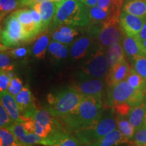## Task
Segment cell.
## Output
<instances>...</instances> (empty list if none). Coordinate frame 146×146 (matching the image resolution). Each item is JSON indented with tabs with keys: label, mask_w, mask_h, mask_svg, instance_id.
<instances>
[{
	"label": "cell",
	"mask_w": 146,
	"mask_h": 146,
	"mask_svg": "<svg viewBox=\"0 0 146 146\" xmlns=\"http://www.w3.org/2000/svg\"><path fill=\"white\" fill-rule=\"evenodd\" d=\"M103 114L102 97L85 96L79 105L72 112L59 118L69 131L75 132L96 123Z\"/></svg>",
	"instance_id": "cell-1"
},
{
	"label": "cell",
	"mask_w": 146,
	"mask_h": 146,
	"mask_svg": "<svg viewBox=\"0 0 146 146\" xmlns=\"http://www.w3.org/2000/svg\"><path fill=\"white\" fill-rule=\"evenodd\" d=\"M90 23L88 7L80 0H66L60 3L50 29L54 31L61 25L84 27Z\"/></svg>",
	"instance_id": "cell-2"
},
{
	"label": "cell",
	"mask_w": 146,
	"mask_h": 146,
	"mask_svg": "<svg viewBox=\"0 0 146 146\" xmlns=\"http://www.w3.org/2000/svg\"><path fill=\"white\" fill-rule=\"evenodd\" d=\"M84 97L72 87L63 89L48 95L47 108L54 117H64L79 105Z\"/></svg>",
	"instance_id": "cell-3"
},
{
	"label": "cell",
	"mask_w": 146,
	"mask_h": 146,
	"mask_svg": "<svg viewBox=\"0 0 146 146\" xmlns=\"http://www.w3.org/2000/svg\"><path fill=\"white\" fill-rule=\"evenodd\" d=\"M145 96V91L133 88L125 80L112 86H108L105 96V104L107 107L112 108L118 104L128 103L133 106L143 102Z\"/></svg>",
	"instance_id": "cell-4"
},
{
	"label": "cell",
	"mask_w": 146,
	"mask_h": 146,
	"mask_svg": "<svg viewBox=\"0 0 146 146\" xmlns=\"http://www.w3.org/2000/svg\"><path fill=\"white\" fill-rule=\"evenodd\" d=\"M113 110L107 115H102L98 121L88 127L74 132V135L83 143L84 145H89L91 143L102 139L106 135L117 127L116 116H114Z\"/></svg>",
	"instance_id": "cell-5"
},
{
	"label": "cell",
	"mask_w": 146,
	"mask_h": 146,
	"mask_svg": "<svg viewBox=\"0 0 146 146\" xmlns=\"http://www.w3.org/2000/svg\"><path fill=\"white\" fill-rule=\"evenodd\" d=\"M119 19L120 17H113L100 25L94 36L98 39L100 47L106 48L122 42L124 33Z\"/></svg>",
	"instance_id": "cell-6"
},
{
	"label": "cell",
	"mask_w": 146,
	"mask_h": 146,
	"mask_svg": "<svg viewBox=\"0 0 146 146\" xmlns=\"http://www.w3.org/2000/svg\"><path fill=\"white\" fill-rule=\"evenodd\" d=\"M108 71L106 55L103 47H100L82 66L81 78H104Z\"/></svg>",
	"instance_id": "cell-7"
},
{
	"label": "cell",
	"mask_w": 146,
	"mask_h": 146,
	"mask_svg": "<svg viewBox=\"0 0 146 146\" xmlns=\"http://www.w3.org/2000/svg\"><path fill=\"white\" fill-rule=\"evenodd\" d=\"M23 42H25L23 27L14 12L6 18L1 30V45L8 48L18 46Z\"/></svg>",
	"instance_id": "cell-8"
},
{
	"label": "cell",
	"mask_w": 146,
	"mask_h": 146,
	"mask_svg": "<svg viewBox=\"0 0 146 146\" xmlns=\"http://www.w3.org/2000/svg\"><path fill=\"white\" fill-rule=\"evenodd\" d=\"M81 79L72 87L77 92L83 96H102L105 87L103 78H85Z\"/></svg>",
	"instance_id": "cell-9"
},
{
	"label": "cell",
	"mask_w": 146,
	"mask_h": 146,
	"mask_svg": "<svg viewBox=\"0 0 146 146\" xmlns=\"http://www.w3.org/2000/svg\"><path fill=\"white\" fill-rule=\"evenodd\" d=\"M120 25L126 35L137 36L143 28L146 19L123 11L120 15Z\"/></svg>",
	"instance_id": "cell-10"
},
{
	"label": "cell",
	"mask_w": 146,
	"mask_h": 146,
	"mask_svg": "<svg viewBox=\"0 0 146 146\" xmlns=\"http://www.w3.org/2000/svg\"><path fill=\"white\" fill-rule=\"evenodd\" d=\"M60 5V2L57 1L47 0L36 3L31 6L32 9L36 10L41 15L45 31L52 25Z\"/></svg>",
	"instance_id": "cell-11"
},
{
	"label": "cell",
	"mask_w": 146,
	"mask_h": 146,
	"mask_svg": "<svg viewBox=\"0 0 146 146\" xmlns=\"http://www.w3.org/2000/svg\"><path fill=\"white\" fill-rule=\"evenodd\" d=\"M19 108L22 117L24 118H30L36 110L34 98L31 91L27 86L23 87L22 91L14 97Z\"/></svg>",
	"instance_id": "cell-12"
},
{
	"label": "cell",
	"mask_w": 146,
	"mask_h": 146,
	"mask_svg": "<svg viewBox=\"0 0 146 146\" xmlns=\"http://www.w3.org/2000/svg\"><path fill=\"white\" fill-rule=\"evenodd\" d=\"M14 14L23 27L25 42L30 41L40 33L35 25L30 10H19L14 12Z\"/></svg>",
	"instance_id": "cell-13"
},
{
	"label": "cell",
	"mask_w": 146,
	"mask_h": 146,
	"mask_svg": "<svg viewBox=\"0 0 146 146\" xmlns=\"http://www.w3.org/2000/svg\"><path fill=\"white\" fill-rule=\"evenodd\" d=\"M50 146H83L84 144L70 131L62 129H57L50 135L47 137Z\"/></svg>",
	"instance_id": "cell-14"
},
{
	"label": "cell",
	"mask_w": 146,
	"mask_h": 146,
	"mask_svg": "<svg viewBox=\"0 0 146 146\" xmlns=\"http://www.w3.org/2000/svg\"><path fill=\"white\" fill-rule=\"evenodd\" d=\"M130 70L131 67L126 59L110 68L106 78L108 86H112L125 81L129 76Z\"/></svg>",
	"instance_id": "cell-15"
},
{
	"label": "cell",
	"mask_w": 146,
	"mask_h": 146,
	"mask_svg": "<svg viewBox=\"0 0 146 146\" xmlns=\"http://www.w3.org/2000/svg\"><path fill=\"white\" fill-rule=\"evenodd\" d=\"M122 45L126 56L131 59L135 56H141L146 57V54L142 46L141 41L137 36H129L124 33Z\"/></svg>",
	"instance_id": "cell-16"
},
{
	"label": "cell",
	"mask_w": 146,
	"mask_h": 146,
	"mask_svg": "<svg viewBox=\"0 0 146 146\" xmlns=\"http://www.w3.org/2000/svg\"><path fill=\"white\" fill-rule=\"evenodd\" d=\"M0 96H1V103L10 115L12 121L14 123L23 122L24 118L22 117L19 108L18 106L14 97L8 93V91L1 92Z\"/></svg>",
	"instance_id": "cell-17"
},
{
	"label": "cell",
	"mask_w": 146,
	"mask_h": 146,
	"mask_svg": "<svg viewBox=\"0 0 146 146\" xmlns=\"http://www.w3.org/2000/svg\"><path fill=\"white\" fill-rule=\"evenodd\" d=\"M130 141L119 129H114L98 141L91 143L87 146H119Z\"/></svg>",
	"instance_id": "cell-18"
},
{
	"label": "cell",
	"mask_w": 146,
	"mask_h": 146,
	"mask_svg": "<svg viewBox=\"0 0 146 146\" xmlns=\"http://www.w3.org/2000/svg\"><path fill=\"white\" fill-rule=\"evenodd\" d=\"M78 32L72 26L61 25L56 28L52 33V40L60 42L63 44L68 45L74 41L75 36L78 35Z\"/></svg>",
	"instance_id": "cell-19"
},
{
	"label": "cell",
	"mask_w": 146,
	"mask_h": 146,
	"mask_svg": "<svg viewBox=\"0 0 146 146\" xmlns=\"http://www.w3.org/2000/svg\"><path fill=\"white\" fill-rule=\"evenodd\" d=\"M145 114L146 111L144 100L137 104L131 106L128 118L130 123L135 128V132L141 129L145 124Z\"/></svg>",
	"instance_id": "cell-20"
},
{
	"label": "cell",
	"mask_w": 146,
	"mask_h": 146,
	"mask_svg": "<svg viewBox=\"0 0 146 146\" xmlns=\"http://www.w3.org/2000/svg\"><path fill=\"white\" fill-rule=\"evenodd\" d=\"M89 17L91 20V24L96 25V24H102L105 22L111 19L113 17H120V12H116V11H111L107 12L99 7L96 6L88 8Z\"/></svg>",
	"instance_id": "cell-21"
},
{
	"label": "cell",
	"mask_w": 146,
	"mask_h": 146,
	"mask_svg": "<svg viewBox=\"0 0 146 146\" xmlns=\"http://www.w3.org/2000/svg\"><path fill=\"white\" fill-rule=\"evenodd\" d=\"M123 11L146 19V0H124Z\"/></svg>",
	"instance_id": "cell-22"
},
{
	"label": "cell",
	"mask_w": 146,
	"mask_h": 146,
	"mask_svg": "<svg viewBox=\"0 0 146 146\" xmlns=\"http://www.w3.org/2000/svg\"><path fill=\"white\" fill-rule=\"evenodd\" d=\"M125 52L121 42L116 43L108 48L106 53L107 62L109 69L125 59Z\"/></svg>",
	"instance_id": "cell-23"
},
{
	"label": "cell",
	"mask_w": 146,
	"mask_h": 146,
	"mask_svg": "<svg viewBox=\"0 0 146 146\" xmlns=\"http://www.w3.org/2000/svg\"><path fill=\"white\" fill-rule=\"evenodd\" d=\"M91 43V37L82 36L73 43L70 50L71 56L75 60L83 58L87 54L89 47Z\"/></svg>",
	"instance_id": "cell-24"
},
{
	"label": "cell",
	"mask_w": 146,
	"mask_h": 146,
	"mask_svg": "<svg viewBox=\"0 0 146 146\" xmlns=\"http://www.w3.org/2000/svg\"><path fill=\"white\" fill-rule=\"evenodd\" d=\"M49 46V35L46 33L42 35L36 40L32 48L33 56L37 59H43L47 47Z\"/></svg>",
	"instance_id": "cell-25"
},
{
	"label": "cell",
	"mask_w": 146,
	"mask_h": 146,
	"mask_svg": "<svg viewBox=\"0 0 146 146\" xmlns=\"http://www.w3.org/2000/svg\"><path fill=\"white\" fill-rule=\"evenodd\" d=\"M116 120L118 129L121 131V133L126 137H127L131 141L135 133V130L130 123L129 119L126 118L125 116H116Z\"/></svg>",
	"instance_id": "cell-26"
},
{
	"label": "cell",
	"mask_w": 146,
	"mask_h": 146,
	"mask_svg": "<svg viewBox=\"0 0 146 146\" xmlns=\"http://www.w3.org/2000/svg\"><path fill=\"white\" fill-rule=\"evenodd\" d=\"M48 51L52 55V57H54L56 60H62L68 56V49L66 45L63 43L60 42L53 41L49 44Z\"/></svg>",
	"instance_id": "cell-27"
},
{
	"label": "cell",
	"mask_w": 146,
	"mask_h": 146,
	"mask_svg": "<svg viewBox=\"0 0 146 146\" xmlns=\"http://www.w3.org/2000/svg\"><path fill=\"white\" fill-rule=\"evenodd\" d=\"M126 80L133 88L146 92V80L137 72L133 67L131 68L130 73Z\"/></svg>",
	"instance_id": "cell-28"
},
{
	"label": "cell",
	"mask_w": 146,
	"mask_h": 146,
	"mask_svg": "<svg viewBox=\"0 0 146 146\" xmlns=\"http://www.w3.org/2000/svg\"><path fill=\"white\" fill-rule=\"evenodd\" d=\"M130 60L132 62V67L146 80V57L138 56L131 58Z\"/></svg>",
	"instance_id": "cell-29"
},
{
	"label": "cell",
	"mask_w": 146,
	"mask_h": 146,
	"mask_svg": "<svg viewBox=\"0 0 146 146\" xmlns=\"http://www.w3.org/2000/svg\"><path fill=\"white\" fill-rule=\"evenodd\" d=\"M0 139L1 146H12L18 141V138L13 133L6 128L3 127L0 129Z\"/></svg>",
	"instance_id": "cell-30"
},
{
	"label": "cell",
	"mask_w": 146,
	"mask_h": 146,
	"mask_svg": "<svg viewBox=\"0 0 146 146\" xmlns=\"http://www.w3.org/2000/svg\"><path fill=\"white\" fill-rule=\"evenodd\" d=\"M19 6V0H1L0 1V14L1 20L8 13Z\"/></svg>",
	"instance_id": "cell-31"
},
{
	"label": "cell",
	"mask_w": 146,
	"mask_h": 146,
	"mask_svg": "<svg viewBox=\"0 0 146 146\" xmlns=\"http://www.w3.org/2000/svg\"><path fill=\"white\" fill-rule=\"evenodd\" d=\"M19 140L23 143L27 144H40L45 146H48V143L46 138H43L41 137L38 135L34 133H31L26 135L22 137L21 138L19 139Z\"/></svg>",
	"instance_id": "cell-32"
},
{
	"label": "cell",
	"mask_w": 146,
	"mask_h": 146,
	"mask_svg": "<svg viewBox=\"0 0 146 146\" xmlns=\"http://www.w3.org/2000/svg\"><path fill=\"white\" fill-rule=\"evenodd\" d=\"M0 69L1 71H4L5 72L14 70V66L12 63L10 56L3 50H1L0 54Z\"/></svg>",
	"instance_id": "cell-33"
},
{
	"label": "cell",
	"mask_w": 146,
	"mask_h": 146,
	"mask_svg": "<svg viewBox=\"0 0 146 146\" xmlns=\"http://www.w3.org/2000/svg\"><path fill=\"white\" fill-rule=\"evenodd\" d=\"M131 141L135 146H146L145 125H144L141 129L136 131Z\"/></svg>",
	"instance_id": "cell-34"
},
{
	"label": "cell",
	"mask_w": 146,
	"mask_h": 146,
	"mask_svg": "<svg viewBox=\"0 0 146 146\" xmlns=\"http://www.w3.org/2000/svg\"><path fill=\"white\" fill-rule=\"evenodd\" d=\"M8 129L11 132L14 133V135L18 138V139L29 133V131L27 130L23 122L14 123Z\"/></svg>",
	"instance_id": "cell-35"
},
{
	"label": "cell",
	"mask_w": 146,
	"mask_h": 146,
	"mask_svg": "<svg viewBox=\"0 0 146 146\" xmlns=\"http://www.w3.org/2000/svg\"><path fill=\"white\" fill-rule=\"evenodd\" d=\"M14 123L6 110L1 103L0 104V126L1 127L6 128L8 129Z\"/></svg>",
	"instance_id": "cell-36"
},
{
	"label": "cell",
	"mask_w": 146,
	"mask_h": 146,
	"mask_svg": "<svg viewBox=\"0 0 146 146\" xmlns=\"http://www.w3.org/2000/svg\"><path fill=\"white\" fill-rule=\"evenodd\" d=\"M23 89V82L19 78L16 76V77L11 78L10 85H9L8 88V93H10L12 96L15 97L16 95L21 92Z\"/></svg>",
	"instance_id": "cell-37"
},
{
	"label": "cell",
	"mask_w": 146,
	"mask_h": 146,
	"mask_svg": "<svg viewBox=\"0 0 146 146\" xmlns=\"http://www.w3.org/2000/svg\"><path fill=\"white\" fill-rule=\"evenodd\" d=\"M115 115L120 116H128L131 108V106L128 103H122L114 106L112 108Z\"/></svg>",
	"instance_id": "cell-38"
},
{
	"label": "cell",
	"mask_w": 146,
	"mask_h": 146,
	"mask_svg": "<svg viewBox=\"0 0 146 146\" xmlns=\"http://www.w3.org/2000/svg\"><path fill=\"white\" fill-rule=\"evenodd\" d=\"M30 10L31 14L33 19L34 23L35 25L36 29H38V31H39L40 33L45 32L43 21H42V18L41 15H40V14L36 10H34V9H31V10Z\"/></svg>",
	"instance_id": "cell-39"
},
{
	"label": "cell",
	"mask_w": 146,
	"mask_h": 146,
	"mask_svg": "<svg viewBox=\"0 0 146 146\" xmlns=\"http://www.w3.org/2000/svg\"><path fill=\"white\" fill-rule=\"evenodd\" d=\"M11 78L4 71L0 72V91L1 92L8 91V88L10 85Z\"/></svg>",
	"instance_id": "cell-40"
},
{
	"label": "cell",
	"mask_w": 146,
	"mask_h": 146,
	"mask_svg": "<svg viewBox=\"0 0 146 146\" xmlns=\"http://www.w3.org/2000/svg\"><path fill=\"white\" fill-rule=\"evenodd\" d=\"M97 6L99 7L102 10L111 12V11H116V12H120V10L115 9L113 6V0H99L97 4Z\"/></svg>",
	"instance_id": "cell-41"
},
{
	"label": "cell",
	"mask_w": 146,
	"mask_h": 146,
	"mask_svg": "<svg viewBox=\"0 0 146 146\" xmlns=\"http://www.w3.org/2000/svg\"><path fill=\"white\" fill-rule=\"evenodd\" d=\"M28 54V50L25 47H18L10 51V54L16 58H23Z\"/></svg>",
	"instance_id": "cell-42"
},
{
	"label": "cell",
	"mask_w": 146,
	"mask_h": 146,
	"mask_svg": "<svg viewBox=\"0 0 146 146\" xmlns=\"http://www.w3.org/2000/svg\"><path fill=\"white\" fill-rule=\"evenodd\" d=\"M47 1V0H19V6H31L36 3L41 2V1Z\"/></svg>",
	"instance_id": "cell-43"
},
{
	"label": "cell",
	"mask_w": 146,
	"mask_h": 146,
	"mask_svg": "<svg viewBox=\"0 0 146 146\" xmlns=\"http://www.w3.org/2000/svg\"><path fill=\"white\" fill-rule=\"evenodd\" d=\"M84 5H86L88 8L96 6L99 0H80Z\"/></svg>",
	"instance_id": "cell-44"
},
{
	"label": "cell",
	"mask_w": 146,
	"mask_h": 146,
	"mask_svg": "<svg viewBox=\"0 0 146 146\" xmlns=\"http://www.w3.org/2000/svg\"><path fill=\"white\" fill-rule=\"evenodd\" d=\"M138 39L140 40V41H142V40L146 39V21L144 23L143 28H142L141 32L139 33V34L137 36Z\"/></svg>",
	"instance_id": "cell-45"
},
{
	"label": "cell",
	"mask_w": 146,
	"mask_h": 146,
	"mask_svg": "<svg viewBox=\"0 0 146 146\" xmlns=\"http://www.w3.org/2000/svg\"><path fill=\"white\" fill-rule=\"evenodd\" d=\"M124 0H113V5L116 9L121 10L122 5H123Z\"/></svg>",
	"instance_id": "cell-46"
},
{
	"label": "cell",
	"mask_w": 146,
	"mask_h": 146,
	"mask_svg": "<svg viewBox=\"0 0 146 146\" xmlns=\"http://www.w3.org/2000/svg\"><path fill=\"white\" fill-rule=\"evenodd\" d=\"M12 146H33V145H31V144H27V143H23V142H22L20 141L19 139H18V141L16 142Z\"/></svg>",
	"instance_id": "cell-47"
},
{
	"label": "cell",
	"mask_w": 146,
	"mask_h": 146,
	"mask_svg": "<svg viewBox=\"0 0 146 146\" xmlns=\"http://www.w3.org/2000/svg\"><path fill=\"white\" fill-rule=\"evenodd\" d=\"M141 43L142 46H143V50H144V51H145V52L146 54V39L142 40V41H141Z\"/></svg>",
	"instance_id": "cell-48"
},
{
	"label": "cell",
	"mask_w": 146,
	"mask_h": 146,
	"mask_svg": "<svg viewBox=\"0 0 146 146\" xmlns=\"http://www.w3.org/2000/svg\"><path fill=\"white\" fill-rule=\"evenodd\" d=\"M55 1H58V2H63V1H66V0H55Z\"/></svg>",
	"instance_id": "cell-49"
},
{
	"label": "cell",
	"mask_w": 146,
	"mask_h": 146,
	"mask_svg": "<svg viewBox=\"0 0 146 146\" xmlns=\"http://www.w3.org/2000/svg\"><path fill=\"white\" fill-rule=\"evenodd\" d=\"M144 104H145V111H146V98H144Z\"/></svg>",
	"instance_id": "cell-50"
}]
</instances>
